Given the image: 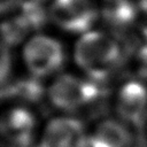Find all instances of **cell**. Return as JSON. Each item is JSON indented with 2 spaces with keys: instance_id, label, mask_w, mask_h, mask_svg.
Here are the masks:
<instances>
[{
  "instance_id": "1",
  "label": "cell",
  "mask_w": 147,
  "mask_h": 147,
  "mask_svg": "<svg viewBox=\"0 0 147 147\" xmlns=\"http://www.w3.org/2000/svg\"><path fill=\"white\" fill-rule=\"evenodd\" d=\"M134 47L119 36L91 31L76 42L74 60L83 76L107 85L126 64Z\"/></svg>"
},
{
  "instance_id": "2",
  "label": "cell",
  "mask_w": 147,
  "mask_h": 147,
  "mask_svg": "<svg viewBox=\"0 0 147 147\" xmlns=\"http://www.w3.org/2000/svg\"><path fill=\"white\" fill-rule=\"evenodd\" d=\"M106 86L82 74L61 72L46 84L45 102L56 114L80 117L101 105L107 95Z\"/></svg>"
},
{
  "instance_id": "3",
  "label": "cell",
  "mask_w": 147,
  "mask_h": 147,
  "mask_svg": "<svg viewBox=\"0 0 147 147\" xmlns=\"http://www.w3.org/2000/svg\"><path fill=\"white\" fill-rule=\"evenodd\" d=\"M42 124L36 107L7 102L0 108V142L5 147H37Z\"/></svg>"
},
{
  "instance_id": "4",
  "label": "cell",
  "mask_w": 147,
  "mask_h": 147,
  "mask_svg": "<svg viewBox=\"0 0 147 147\" xmlns=\"http://www.w3.org/2000/svg\"><path fill=\"white\" fill-rule=\"evenodd\" d=\"M111 114L134 130L144 129L147 121V82L130 76L110 94Z\"/></svg>"
},
{
  "instance_id": "5",
  "label": "cell",
  "mask_w": 147,
  "mask_h": 147,
  "mask_svg": "<svg viewBox=\"0 0 147 147\" xmlns=\"http://www.w3.org/2000/svg\"><path fill=\"white\" fill-rule=\"evenodd\" d=\"M22 57L28 75L41 80L52 79L61 74L65 61L61 42L46 36L31 38L23 48Z\"/></svg>"
},
{
  "instance_id": "6",
  "label": "cell",
  "mask_w": 147,
  "mask_h": 147,
  "mask_svg": "<svg viewBox=\"0 0 147 147\" xmlns=\"http://www.w3.org/2000/svg\"><path fill=\"white\" fill-rule=\"evenodd\" d=\"M87 130L79 116L55 114L44 122L37 147H87Z\"/></svg>"
},
{
  "instance_id": "7",
  "label": "cell",
  "mask_w": 147,
  "mask_h": 147,
  "mask_svg": "<svg viewBox=\"0 0 147 147\" xmlns=\"http://www.w3.org/2000/svg\"><path fill=\"white\" fill-rule=\"evenodd\" d=\"M136 130L113 114L88 124L87 147H134Z\"/></svg>"
},
{
  "instance_id": "8",
  "label": "cell",
  "mask_w": 147,
  "mask_h": 147,
  "mask_svg": "<svg viewBox=\"0 0 147 147\" xmlns=\"http://www.w3.org/2000/svg\"><path fill=\"white\" fill-rule=\"evenodd\" d=\"M51 16L62 29L83 32L96 20V10L90 0H55L51 7Z\"/></svg>"
},
{
  "instance_id": "9",
  "label": "cell",
  "mask_w": 147,
  "mask_h": 147,
  "mask_svg": "<svg viewBox=\"0 0 147 147\" xmlns=\"http://www.w3.org/2000/svg\"><path fill=\"white\" fill-rule=\"evenodd\" d=\"M2 90V94L13 102H21L33 107L45 101L46 98V85L41 79L30 75L16 80H10Z\"/></svg>"
},
{
  "instance_id": "10",
  "label": "cell",
  "mask_w": 147,
  "mask_h": 147,
  "mask_svg": "<svg viewBox=\"0 0 147 147\" xmlns=\"http://www.w3.org/2000/svg\"><path fill=\"white\" fill-rule=\"evenodd\" d=\"M103 17L115 30H127L136 21L139 13L138 3L131 0H105Z\"/></svg>"
},
{
  "instance_id": "11",
  "label": "cell",
  "mask_w": 147,
  "mask_h": 147,
  "mask_svg": "<svg viewBox=\"0 0 147 147\" xmlns=\"http://www.w3.org/2000/svg\"><path fill=\"white\" fill-rule=\"evenodd\" d=\"M30 30H32L30 24L21 15H18L1 24L0 36L2 38V42L6 45H16L26 37Z\"/></svg>"
},
{
  "instance_id": "12",
  "label": "cell",
  "mask_w": 147,
  "mask_h": 147,
  "mask_svg": "<svg viewBox=\"0 0 147 147\" xmlns=\"http://www.w3.org/2000/svg\"><path fill=\"white\" fill-rule=\"evenodd\" d=\"M20 15L30 24L32 29H38L46 22V11L38 0L23 2Z\"/></svg>"
},
{
  "instance_id": "13",
  "label": "cell",
  "mask_w": 147,
  "mask_h": 147,
  "mask_svg": "<svg viewBox=\"0 0 147 147\" xmlns=\"http://www.w3.org/2000/svg\"><path fill=\"white\" fill-rule=\"evenodd\" d=\"M13 72V57L8 45L0 41V88L9 84Z\"/></svg>"
},
{
  "instance_id": "14",
  "label": "cell",
  "mask_w": 147,
  "mask_h": 147,
  "mask_svg": "<svg viewBox=\"0 0 147 147\" xmlns=\"http://www.w3.org/2000/svg\"><path fill=\"white\" fill-rule=\"evenodd\" d=\"M134 74L133 76L147 82V41L142 40L133 49Z\"/></svg>"
},
{
  "instance_id": "15",
  "label": "cell",
  "mask_w": 147,
  "mask_h": 147,
  "mask_svg": "<svg viewBox=\"0 0 147 147\" xmlns=\"http://www.w3.org/2000/svg\"><path fill=\"white\" fill-rule=\"evenodd\" d=\"M16 0H0V13L9 9L13 7Z\"/></svg>"
},
{
  "instance_id": "16",
  "label": "cell",
  "mask_w": 147,
  "mask_h": 147,
  "mask_svg": "<svg viewBox=\"0 0 147 147\" xmlns=\"http://www.w3.org/2000/svg\"><path fill=\"white\" fill-rule=\"evenodd\" d=\"M139 10L147 15V0H138Z\"/></svg>"
},
{
  "instance_id": "17",
  "label": "cell",
  "mask_w": 147,
  "mask_h": 147,
  "mask_svg": "<svg viewBox=\"0 0 147 147\" xmlns=\"http://www.w3.org/2000/svg\"><path fill=\"white\" fill-rule=\"evenodd\" d=\"M144 129H145V132H146V134H147V121H146V123H145V125H144Z\"/></svg>"
}]
</instances>
